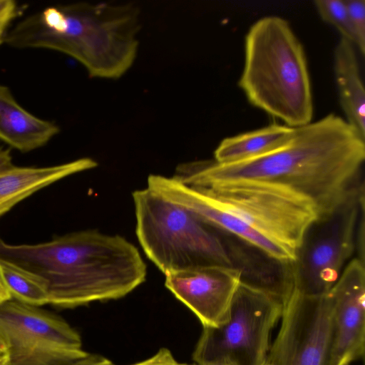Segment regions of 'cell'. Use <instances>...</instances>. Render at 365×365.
<instances>
[{"label":"cell","instance_id":"11","mask_svg":"<svg viewBox=\"0 0 365 365\" xmlns=\"http://www.w3.org/2000/svg\"><path fill=\"white\" fill-rule=\"evenodd\" d=\"M241 272L213 265L165 274V285L198 318L202 327H217L228 318Z\"/></svg>","mask_w":365,"mask_h":365},{"label":"cell","instance_id":"2","mask_svg":"<svg viewBox=\"0 0 365 365\" xmlns=\"http://www.w3.org/2000/svg\"><path fill=\"white\" fill-rule=\"evenodd\" d=\"M139 14L130 4L50 6L20 20L9 29L4 43L58 51L81 63L91 77L115 79L135 59Z\"/></svg>","mask_w":365,"mask_h":365},{"label":"cell","instance_id":"6","mask_svg":"<svg viewBox=\"0 0 365 365\" xmlns=\"http://www.w3.org/2000/svg\"><path fill=\"white\" fill-rule=\"evenodd\" d=\"M363 210L364 189L308 227L289 264L293 292L310 297L329 292L356 248Z\"/></svg>","mask_w":365,"mask_h":365},{"label":"cell","instance_id":"21","mask_svg":"<svg viewBox=\"0 0 365 365\" xmlns=\"http://www.w3.org/2000/svg\"><path fill=\"white\" fill-rule=\"evenodd\" d=\"M132 365H188L179 363L173 356L170 351L166 348H161L153 356L140 362Z\"/></svg>","mask_w":365,"mask_h":365},{"label":"cell","instance_id":"20","mask_svg":"<svg viewBox=\"0 0 365 365\" xmlns=\"http://www.w3.org/2000/svg\"><path fill=\"white\" fill-rule=\"evenodd\" d=\"M19 11V6L14 1L0 0V45L4 43L9 27Z\"/></svg>","mask_w":365,"mask_h":365},{"label":"cell","instance_id":"25","mask_svg":"<svg viewBox=\"0 0 365 365\" xmlns=\"http://www.w3.org/2000/svg\"><path fill=\"white\" fill-rule=\"evenodd\" d=\"M202 365H235V364H231V363H227V362H215V363L205 364Z\"/></svg>","mask_w":365,"mask_h":365},{"label":"cell","instance_id":"18","mask_svg":"<svg viewBox=\"0 0 365 365\" xmlns=\"http://www.w3.org/2000/svg\"><path fill=\"white\" fill-rule=\"evenodd\" d=\"M314 4L321 19L335 27L341 38L356 46V38L344 0H316Z\"/></svg>","mask_w":365,"mask_h":365},{"label":"cell","instance_id":"24","mask_svg":"<svg viewBox=\"0 0 365 365\" xmlns=\"http://www.w3.org/2000/svg\"><path fill=\"white\" fill-rule=\"evenodd\" d=\"M11 298V296L2 281L0 279V302L7 300Z\"/></svg>","mask_w":365,"mask_h":365},{"label":"cell","instance_id":"5","mask_svg":"<svg viewBox=\"0 0 365 365\" xmlns=\"http://www.w3.org/2000/svg\"><path fill=\"white\" fill-rule=\"evenodd\" d=\"M283 309L284 304L277 297L240 282L227 320L217 327H203L193 360L197 365L215 362L264 365L270 333Z\"/></svg>","mask_w":365,"mask_h":365},{"label":"cell","instance_id":"4","mask_svg":"<svg viewBox=\"0 0 365 365\" xmlns=\"http://www.w3.org/2000/svg\"><path fill=\"white\" fill-rule=\"evenodd\" d=\"M133 199L138 240L164 274L205 266L233 267L219 230L148 187L134 191Z\"/></svg>","mask_w":365,"mask_h":365},{"label":"cell","instance_id":"23","mask_svg":"<svg viewBox=\"0 0 365 365\" xmlns=\"http://www.w3.org/2000/svg\"><path fill=\"white\" fill-rule=\"evenodd\" d=\"M8 352L4 341L0 339V365H6Z\"/></svg>","mask_w":365,"mask_h":365},{"label":"cell","instance_id":"16","mask_svg":"<svg viewBox=\"0 0 365 365\" xmlns=\"http://www.w3.org/2000/svg\"><path fill=\"white\" fill-rule=\"evenodd\" d=\"M294 128L273 123L223 139L214 152V160L227 164L266 155L282 146L291 137Z\"/></svg>","mask_w":365,"mask_h":365},{"label":"cell","instance_id":"19","mask_svg":"<svg viewBox=\"0 0 365 365\" xmlns=\"http://www.w3.org/2000/svg\"><path fill=\"white\" fill-rule=\"evenodd\" d=\"M344 3L356 36V48L364 56L365 53V1L344 0Z\"/></svg>","mask_w":365,"mask_h":365},{"label":"cell","instance_id":"17","mask_svg":"<svg viewBox=\"0 0 365 365\" xmlns=\"http://www.w3.org/2000/svg\"><path fill=\"white\" fill-rule=\"evenodd\" d=\"M0 279L12 298L38 307L49 303L47 284L41 277L0 260Z\"/></svg>","mask_w":365,"mask_h":365},{"label":"cell","instance_id":"9","mask_svg":"<svg viewBox=\"0 0 365 365\" xmlns=\"http://www.w3.org/2000/svg\"><path fill=\"white\" fill-rule=\"evenodd\" d=\"M281 318V327L266 363L329 365L332 322L328 293L310 297L292 292L284 304Z\"/></svg>","mask_w":365,"mask_h":365},{"label":"cell","instance_id":"15","mask_svg":"<svg viewBox=\"0 0 365 365\" xmlns=\"http://www.w3.org/2000/svg\"><path fill=\"white\" fill-rule=\"evenodd\" d=\"M356 46L341 38L334 56V70L345 120L365 137V91Z\"/></svg>","mask_w":365,"mask_h":365},{"label":"cell","instance_id":"27","mask_svg":"<svg viewBox=\"0 0 365 365\" xmlns=\"http://www.w3.org/2000/svg\"><path fill=\"white\" fill-rule=\"evenodd\" d=\"M264 365H269V364H268L267 363H266Z\"/></svg>","mask_w":365,"mask_h":365},{"label":"cell","instance_id":"12","mask_svg":"<svg viewBox=\"0 0 365 365\" xmlns=\"http://www.w3.org/2000/svg\"><path fill=\"white\" fill-rule=\"evenodd\" d=\"M148 188L163 198L194 213L213 227L237 237L282 263L294 260L285 248L269 240L242 220L219 206L208 195L177 179L150 175Z\"/></svg>","mask_w":365,"mask_h":365},{"label":"cell","instance_id":"8","mask_svg":"<svg viewBox=\"0 0 365 365\" xmlns=\"http://www.w3.org/2000/svg\"><path fill=\"white\" fill-rule=\"evenodd\" d=\"M195 188L294 257L305 231L317 219L315 212L304 202L274 189L254 185Z\"/></svg>","mask_w":365,"mask_h":365},{"label":"cell","instance_id":"10","mask_svg":"<svg viewBox=\"0 0 365 365\" xmlns=\"http://www.w3.org/2000/svg\"><path fill=\"white\" fill-rule=\"evenodd\" d=\"M332 339L329 365H349L365 351V268L351 260L329 291Z\"/></svg>","mask_w":365,"mask_h":365},{"label":"cell","instance_id":"22","mask_svg":"<svg viewBox=\"0 0 365 365\" xmlns=\"http://www.w3.org/2000/svg\"><path fill=\"white\" fill-rule=\"evenodd\" d=\"M70 365H114L111 361L99 354H89Z\"/></svg>","mask_w":365,"mask_h":365},{"label":"cell","instance_id":"13","mask_svg":"<svg viewBox=\"0 0 365 365\" xmlns=\"http://www.w3.org/2000/svg\"><path fill=\"white\" fill-rule=\"evenodd\" d=\"M96 166L97 163L89 158L48 167L17 166L10 150L0 145V217L42 188Z\"/></svg>","mask_w":365,"mask_h":365},{"label":"cell","instance_id":"3","mask_svg":"<svg viewBox=\"0 0 365 365\" xmlns=\"http://www.w3.org/2000/svg\"><path fill=\"white\" fill-rule=\"evenodd\" d=\"M238 85L252 106L284 125L296 128L312 121L305 51L289 23L280 16L262 17L248 30Z\"/></svg>","mask_w":365,"mask_h":365},{"label":"cell","instance_id":"7","mask_svg":"<svg viewBox=\"0 0 365 365\" xmlns=\"http://www.w3.org/2000/svg\"><path fill=\"white\" fill-rule=\"evenodd\" d=\"M0 339L6 365H70L89 354L63 319L12 297L0 302Z\"/></svg>","mask_w":365,"mask_h":365},{"label":"cell","instance_id":"1","mask_svg":"<svg viewBox=\"0 0 365 365\" xmlns=\"http://www.w3.org/2000/svg\"><path fill=\"white\" fill-rule=\"evenodd\" d=\"M365 137L329 113L294 128L282 146L259 157L227 164L212 160L180 165L174 178L192 187L255 185L291 195L317 218L364 189Z\"/></svg>","mask_w":365,"mask_h":365},{"label":"cell","instance_id":"14","mask_svg":"<svg viewBox=\"0 0 365 365\" xmlns=\"http://www.w3.org/2000/svg\"><path fill=\"white\" fill-rule=\"evenodd\" d=\"M58 133L57 125L25 110L9 88L0 85V140L26 153L45 145Z\"/></svg>","mask_w":365,"mask_h":365},{"label":"cell","instance_id":"26","mask_svg":"<svg viewBox=\"0 0 365 365\" xmlns=\"http://www.w3.org/2000/svg\"><path fill=\"white\" fill-rule=\"evenodd\" d=\"M188 365H197V364H188Z\"/></svg>","mask_w":365,"mask_h":365}]
</instances>
